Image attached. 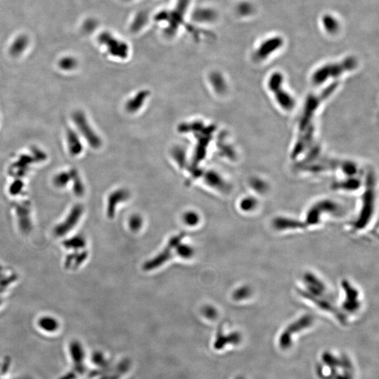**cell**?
<instances>
[{
  "label": "cell",
  "mask_w": 379,
  "mask_h": 379,
  "mask_svg": "<svg viewBox=\"0 0 379 379\" xmlns=\"http://www.w3.org/2000/svg\"><path fill=\"white\" fill-rule=\"evenodd\" d=\"M339 87V82H333L330 85L326 86L320 92L310 95L305 102L301 115L298 122V132L304 131L309 127L314 126L313 119L314 115L321 104L327 100L329 97L336 92Z\"/></svg>",
  "instance_id": "1"
},
{
  "label": "cell",
  "mask_w": 379,
  "mask_h": 379,
  "mask_svg": "<svg viewBox=\"0 0 379 379\" xmlns=\"http://www.w3.org/2000/svg\"><path fill=\"white\" fill-rule=\"evenodd\" d=\"M358 61L354 56H348L339 62L322 66L314 72L312 82L314 85H320L331 78H336L358 67Z\"/></svg>",
  "instance_id": "2"
},
{
  "label": "cell",
  "mask_w": 379,
  "mask_h": 379,
  "mask_svg": "<svg viewBox=\"0 0 379 379\" xmlns=\"http://www.w3.org/2000/svg\"><path fill=\"white\" fill-rule=\"evenodd\" d=\"M375 180L372 174H369L366 179L365 189L363 196V204L358 219L354 223V229H364L370 222L375 207Z\"/></svg>",
  "instance_id": "3"
},
{
  "label": "cell",
  "mask_w": 379,
  "mask_h": 379,
  "mask_svg": "<svg viewBox=\"0 0 379 379\" xmlns=\"http://www.w3.org/2000/svg\"><path fill=\"white\" fill-rule=\"evenodd\" d=\"M283 81L284 78L281 72H275L269 78L268 88L274 94L275 100L280 106L285 111H291L294 108L295 100L283 87Z\"/></svg>",
  "instance_id": "4"
},
{
  "label": "cell",
  "mask_w": 379,
  "mask_h": 379,
  "mask_svg": "<svg viewBox=\"0 0 379 379\" xmlns=\"http://www.w3.org/2000/svg\"><path fill=\"white\" fill-rule=\"evenodd\" d=\"M313 322L314 319L312 315L305 314L290 324L280 336L279 345L281 348L284 350L289 348L292 346L294 335L309 328Z\"/></svg>",
  "instance_id": "5"
},
{
  "label": "cell",
  "mask_w": 379,
  "mask_h": 379,
  "mask_svg": "<svg viewBox=\"0 0 379 379\" xmlns=\"http://www.w3.org/2000/svg\"><path fill=\"white\" fill-rule=\"evenodd\" d=\"M341 208L339 204L331 200H322L314 204L308 211L306 216V226H315L320 221L321 216L325 213L338 214L341 213Z\"/></svg>",
  "instance_id": "6"
},
{
  "label": "cell",
  "mask_w": 379,
  "mask_h": 379,
  "mask_svg": "<svg viewBox=\"0 0 379 379\" xmlns=\"http://www.w3.org/2000/svg\"><path fill=\"white\" fill-rule=\"evenodd\" d=\"M304 170L312 171V172H319L325 170H331V169H341L347 175H355L358 172V167L353 163L349 161H336V160H322L319 163L309 165L308 166H303Z\"/></svg>",
  "instance_id": "7"
},
{
  "label": "cell",
  "mask_w": 379,
  "mask_h": 379,
  "mask_svg": "<svg viewBox=\"0 0 379 379\" xmlns=\"http://www.w3.org/2000/svg\"><path fill=\"white\" fill-rule=\"evenodd\" d=\"M72 118L79 131L82 133L83 137L85 138L88 144L90 145L91 147L94 149L99 148L102 144L101 139L94 131L84 113L81 111L75 112Z\"/></svg>",
  "instance_id": "8"
},
{
  "label": "cell",
  "mask_w": 379,
  "mask_h": 379,
  "mask_svg": "<svg viewBox=\"0 0 379 379\" xmlns=\"http://www.w3.org/2000/svg\"><path fill=\"white\" fill-rule=\"evenodd\" d=\"M184 237H185V233H181L171 237L168 242L167 247L163 251H162L158 255L155 256L153 259L145 263L144 270L150 271V270L159 268L163 265L165 263L167 262L172 256L173 250H175L176 247L181 242Z\"/></svg>",
  "instance_id": "9"
},
{
  "label": "cell",
  "mask_w": 379,
  "mask_h": 379,
  "mask_svg": "<svg viewBox=\"0 0 379 379\" xmlns=\"http://www.w3.org/2000/svg\"><path fill=\"white\" fill-rule=\"evenodd\" d=\"M298 293L308 301L313 302L315 306L320 308L322 311L332 314L342 325L346 324V316L342 311L339 310V308H336L331 302L327 299L325 297H317V296L312 295L303 289L298 290Z\"/></svg>",
  "instance_id": "10"
},
{
  "label": "cell",
  "mask_w": 379,
  "mask_h": 379,
  "mask_svg": "<svg viewBox=\"0 0 379 379\" xmlns=\"http://www.w3.org/2000/svg\"><path fill=\"white\" fill-rule=\"evenodd\" d=\"M283 45L284 39L280 36H274L265 39L254 51V59L256 61H262L268 59L270 55L281 49Z\"/></svg>",
  "instance_id": "11"
},
{
  "label": "cell",
  "mask_w": 379,
  "mask_h": 379,
  "mask_svg": "<svg viewBox=\"0 0 379 379\" xmlns=\"http://www.w3.org/2000/svg\"><path fill=\"white\" fill-rule=\"evenodd\" d=\"M341 285L346 295L345 300L343 303V308L350 313L356 312L361 306L359 300V292L346 280H343Z\"/></svg>",
  "instance_id": "12"
},
{
  "label": "cell",
  "mask_w": 379,
  "mask_h": 379,
  "mask_svg": "<svg viewBox=\"0 0 379 379\" xmlns=\"http://www.w3.org/2000/svg\"><path fill=\"white\" fill-rule=\"evenodd\" d=\"M83 211H84V209H83L82 206L80 205V204L75 205L72 208L71 212H70L65 221L55 228V235L57 237H62L63 235L68 233L78 224L80 218L82 215Z\"/></svg>",
  "instance_id": "13"
},
{
  "label": "cell",
  "mask_w": 379,
  "mask_h": 379,
  "mask_svg": "<svg viewBox=\"0 0 379 379\" xmlns=\"http://www.w3.org/2000/svg\"><path fill=\"white\" fill-rule=\"evenodd\" d=\"M314 128V126L309 127L307 130L301 132H298V136L297 142L294 144L292 151V158H297L301 153L304 152L306 148L310 146L313 140Z\"/></svg>",
  "instance_id": "14"
},
{
  "label": "cell",
  "mask_w": 379,
  "mask_h": 379,
  "mask_svg": "<svg viewBox=\"0 0 379 379\" xmlns=\"http://www.w3.org/2000/svg\"><path fill=\"white\" fill-rule=\"evenodd\" d=\"M130 193L128 190L119 188L113 191L108 198L107 204V215L108 218H114L116 209L118 204L128 200L130 198Z\"/></svg>",
  "instance_id": "15"
},
{
  "label": "cell",
  "mask_w": 379,
  "mask_h": 379,
  "mask_svg": "<svg viewBox=\"0 0 379 379\" xmlns=\"http://www.w3.org/2000/svg\"><path fill=\"white\" fill-rule=\"evenodd\" d=\"M303 281L306 287V291L308 293L317 297H325L327 292L326 286L313 273H305Z\"/></svg>",
  "instance_id": "16"
},
{
  "label": "cell",
  "mask_w": 379,
  "mask_h": 379,
  "mask_svg": "<svg viewBox=\"0 0 379 379\" xmlns=\"http://www.w3.org/2000/svg\"><path fill=\"white\" fill-rule=\"evenodd\" d=\"M204 181L212 188L219 190L222 193H228L231 189V185L225 181L218 173L214 171H207L204 174Z\"/></svg>",
  "instance_id": "17"
},
{
  "label": "cell",
  "mask_w": 379,
  "mask_h": 379,
  "mask_svg": "<svg viewBox=\"0 0 379 379\" xmlns=\"http://www.w3.org/2000/svg\"><path fill=\"white\" fill-rule=\"evenodd\" d=\"M273 226L278 231H286V230L303 229L306 227L305 223L293 218H286V217H278L273 221Z\"/></svg>",
  "instance_id": "18"
},
{
  "label": "cell",
  "mask_w": 379,
  "mask_h": 379,
  "mask_svg": "<svg viewBox=\"0 0 379 379\" xmlns=\"http://www.w3.org/2000/svg\"><path fill=\"white\" fill-rule=\"evenodd\" d=\"M149 92L144 90L137 93L133 98H131L127 102L125 108L127 112L134 113L139 111L144 105L146 99L148 97Z\"/></svg>",
  "instance_id": "19"
},
{
  "label": "cell",
  "mask_w": 379,
  "mask_h": 379,
  "mask_svg": "<svg viewBox=\"0 0 379 379\" xmlns=\"http://www.w3.org/2000/svg\"><path fill=\"white\" fill-rule=\"evenodd\" d=\"M67 142L69 152L72 156H77L82 152V144L78 135L71 130H67Z\"/></svg>",
  "instance_id": "20"
},
{
  "label": "cell",
  "mask_w": 379,
  "mask_h": 379,
  "mask_svg": "<svg viewBox=\"0 0 379 379\" xmlns=\"http://www.w3.org/2000/svg\"><path fill=\"white\" fill-rule=\"evenodd\" d=\"M322 23L324 29L329 34H334L339 32L340 23L336 17L331 14H325L322 16Z\"/></svg>",
  "instance_id": "21"
},
{
  "label": "cell",
  "mask_w": 379,
  "mask_h": 379,
  "mask_svg": "<svg viewBox=\"0 0 379 379\" xmlns=\"http://www.w3.org/2000/svg\"><path fill=\"white\" fill-rule=\"evenodd\" d=\"M241 339L240 333L237 332L230 333L229 335H226V336H223V334H221V336H218V339L216 341V347L220 348L227 344H238L241 341Z\"/></svg>",
  "instance_id": "22"
},
{
  "label": "cell",
  "mask_w": 379,
  "mask_h": 379,
  "mask_svg": "<svg viewBox=\"0 0 379 379\" xmlns=\"http://www.w3.org/2000/svg\"><path fill=\"white\" fill-rule=\"evenodd\" d=\"M39 327L45 331L53 332L59 328V322L50 316L42 317L39 320Z\"/></svg>",
  "instance_id": "23"
},
{
  "label": "cell",
  "mask_w": 379,
  "mask_h": 379,
  "mask_svg": "<svg viewBox=\"0 0 379 379\" xmlns=\"http://www.w3.org/2000/svg\"><path fill=\"white\" fill-rule=\"evenodd\" d=\"M212 85L215 92L218 94H223L226 91V84L222 75L218 72H214L210 77Z\"/></svg>",
  "instance_id": "24"
},
{
  "label": "cell",
  "mask_w": 379,
  "mask_h": 379,
  "mask_svg": "<svg viewBox=\"0 0 379 379\" xmlns=\"http://www.w3.org/2000/svg\"><path fill=\"white\" fill-rule=\"evenodd\" d=\"M28 45V39L26 36H20L14 41L10 49V53L12 56H17L21 54L26 49Z\"/></svg>",
  "instance_id": "25"
},
{
  "label": "cell",
  "mask_w": 379,
  "mask_h": 379,
  "mask_svg": "<svg viewBox=\"0 0 379 379\" xmlns=\"http://www.w3.org/2000/svg\"><path fill=\"white\" fill-rule=\"evenodd\" d=\"M333 187L336 190H355L360 188V181L355 179H347L335 183Z\"/></svg>",
  "instance_id": "26"
},
{
  "label": "cell",
  "mask_w": 379,
  "mask_h": 379,
  "mask_svg": "<svg viewBox=\"0 0 379 379\" xmlns=\"http://www.w3.org/2000/svg\"><path fill=\"white\" fill-rule=\"evenodd\" d=\"M86 240L83 236L77 235L64 242V246L72 249H80L86 246Z\"/></svg>",
  "instance_id": "27"
},
{
  "label": "cell",
  "mask_w": 379,
  "mask_h": 379,
  "mask_svg": "<svg viewBox=\"0 0 379 379\" xmlns=\"http://www.w3.org/2000/svg\"><path fill=\"white\" fill-rule=\"evenodd\" d=\"M70 174L71 176V179L73 180L74 192H75V195L78 196H82L84 193V187L80 176H79L78 171L72 169Z\"/></svg>",
  "instance_id": "28"
},
{
  "label": "cell",
  "mask_w": 379,
  "mask_h": 379,
  "mask_svg": "<svg viewBox=\"0 0 379 379\" xmlns=\"http://www.w3.org/2000/svg\"><path fill=\"white\" fill-rule=\"evenodd\" d=\"M178 255L185 259H189L193 257L195 254V250L193 247L185 244H179L175 248Z\"/></svg>",
  "instance_id": "29"
},
{
  "label": "cell",
  "mask_w": 379,
  "mask_h": 379,
  "mask_svg": "<svg viewBox=\"0 0 379 379\" xmlns=\"http://www.w3.org/2000/svg\"><path fill=\"white\" fill-rule=\"evenodd\" d=\"M251 294V288L248 286H242L241 287L237 288L232 294V298L235 301H240L249 298Z\"/></svg>",
  "instance_id": "30"
},
{
  "label": "cell",
  "mask_w": 379,
  "mask_h": 379,
  "mask_svg": "<svg viewBox=\"0 0 379 379\" xmlns=\"http://www.w3.org/2000/svg\"><path fill=\"white\" fill-rule=\"evenodd\" d=\"M183 222L188 226H196L200 221L199 214L194 211H188L183 215Z\"/></svg>",
  "instance_id": "31"
},
{
  "label": "cell",
  "mask_w": 379,
  "mask_h": 379,
  "mask_svg": "<svg viewBox=\"0 0 379 379\" xmlns=\"http://www.w3.org/2000/svg\"><path fill=\"white\" fill-rule=\"evenodd\" d=\"M71 179L70 173L62 172L53 178V184L58 188H64Z\"/></svg>",
  "instance_id": "32"
},
{
  "label": "cell",
  "mask_w": 379,
  "mask_h": 379,
  "mask_svg": "<svg viewBox=\"0 0 379 379\" xmlns=\"http://www.w3.org/2000/svg\"><path fill=\"white\" fill-rule=\"evenodd\" d=\"M257 200L255 198L248 197V198H244L240 204V209L244 212H251L254 210L257 206Z\"/></svg>",
  "instance_id": "33"
},
{
  "label": "cell",
  "mask_w": 379,
  "mask_h": 379,
  "mask_svg": "<svg viewBox=\"0 0 379 379\" xmlns=\"http://www.w3.org/2000/svg\"><path fill=\"white\" fill-rule=\"evenodd\" d=\"M143 223H144V221H143L142 217L140 215L135 214L130 217L129 226L132 231L137 232L142 228Z\"/></svg>",
  "instance_id": "34"
},
{
  "label": "cell",
  "mask_w": 379,
  "mask_h": 379,
  "mask_svg": "<svg viewBox=\"0 0 379 379\" xmlns=\"http://www.w3.org/2000/svg\"><path fill=\"white\" fill-rule=\"evenodd\" d=\"M237 12L243 16H248L254 13V7L251 3L245 1L237 7Z\"/></svg>",
  "instance_id": "35"
},
{
  "label": "cell",
  "mask_w": 379,
  "mask_h": 379,
  "mask_svg": "<svg viewBox=\"0 0 379 379\" xmlns=\"http://www.w3.org/2000/svg\"><path fill=\"white\" fill-rule=\"evenodd\" d=\"M172 152L173 157L175 159L177 163L179 164V166L183 167L185 165V160H186L185 150L182 148L177 147L174 148Z\"/></svg>",
  "instance_id": "36"
},
{
  "label": "cell",
  "mask_w": 379,
  "mask_h": 379,
  "mask_svg": "<svg viewBox=\"0 0 379 379\" xmlns=\"http://www.w3.org/2000/svg\"><path fill=\"white\" fill-rule=\"evenodd\" d=\"M77 66L76 60L73 59L72 57H66L64 58L60 61L59 67H61L62 70H72L75 68Z\"/></svg>",
  "instance_id": "37"
},
{
  "label": "cell",
  "mask_w": 379,
  "mask_h": 379,
  "mask_svg": "<svg viewBox=\"0 0 379 379\" xmlns=\"http://www.w3.org/2000/svg\"><path fill=\"white\" fill-rule=\"evenodd\" d=\"M202 314L209 320H214L218 316L217 310L212 306H206L202 308Z\"/></svg>",
  "instance_id": "38"
},
{
  "label": "cell",
  "mask_w": 379,
  "mask_h": 379,
  "mask_svg": "<svg viewBox=\"0 0 379 379\" xmlns=\"http://www.w3.org/2000/svg\"><path fill=\"white\" fill-rule=\"evenodd\" d=\"M23 188V184L20 181H16L12 184L10 188V193L12 195H17L19 193Z\"/></svg>",
  "instance_id": "39"
},
{
  "label": "cell",
  "mask_w": 379,
  "mask_h": 379,
  "mask_svg": "<svg viewBox=\"0 0 379 379\" xmlns=\"http://www.w3.org/2000/svg\"><path fill=\"white\" fill-rule=\"evenodd\" d=\"M252 186L254 187V189L257 190L259 193H263V192H265V190H266V185L263 183L262 181H255L254 183L252 184Z\"/></svg>",
  "instance_id": "40"
},
{
  "label": "cell",
  "mask_w": 379,
  "mask_h": 379,
  "mask_svg": "<svg viewBox=\"0 0 379 379\" xmlns=\"http://www.w3.org/2000/svg\"><path fill=\"white\" fill-rule=\"evenodd\" d=\"M237 379H245L242 378V377H240V378H237Z\"/></svg>",
  "instance_id": "41"
}]
</instances>
